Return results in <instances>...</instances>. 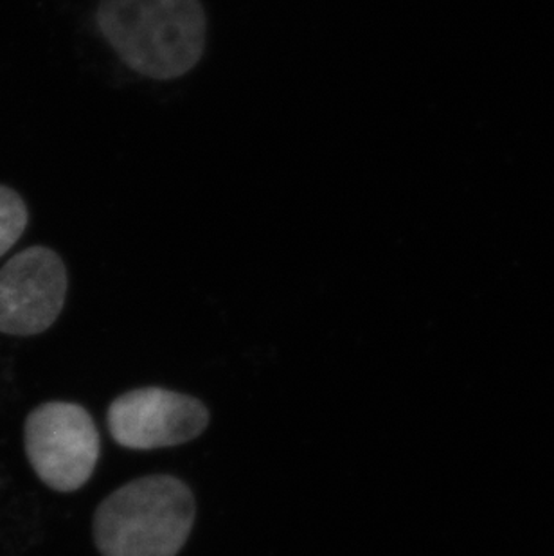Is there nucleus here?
<instances>
[{"label": "nucleus", "instance_id": "2", "mask_svg": "<svg viewBox=\"0 0 554 556\" xmlns=\"http://www.w3.org/2000/svg\"><path fill=\"white\" fill-rule=\"evenodd\" d=\"M194 522L191 490L172 476L137 479L115 490L95 517L103 556H177Z\"/></svg>", "mask_w": 554, "mask_h": 556}, {"label": "nucleus", "instance_id": "3", "mask_svg": "<svg viewBox=\"0 0 554 556\" xmlns=\"http://www.w3.org/2000/svg\"><path fill=\"white\" fill-rule=\"evenodd\" d=\"M24 440L33 470L56 492L81 489L100 459V432L78 404L40 405L27 416Z\"/></svg>", "mask_w": 554, "mask_h": 556}, {"label": "nucleus", "instance_id": "1", "mask_svg": "<svg viewBox=\"0 0 554 556\" xmlns=\"http://www.w3.org/2000/svg\"><path fill=\"white\" fill-rule=\"evenodd\" d=\"M96 21L126 67L177 79L204 56L207 16L200 0H100Z\"/></svg>", "mask_w": 554, "mask_h": 556}, {"label": "nucleus", "instance_id": "6", "mask_svg": "<svg viewBox=\"0 0 554 556\" xmlns=\"http://www.w3.org/2000/svg\"><path fill=\"white\" fill-rule=\"evenodd\" d=\"M29 224L26 200L10 186L0 185V257L10 251Z\"/></svg>", "mask_w": 554, "mask_h": 556}, {"label": "nucleus", "instance_id": "4", "mask_svg": "<svg viewBox=\"0 0 554 556\" xmlns=\"http://www.w3.org/2000/svg\"><path fill=\"white\" fill-rule=\"evenodd\" d=\"M68 276L53 249L33 245L0 268V333L32 337L56 323L67 298Z\"/></svg>", "mask_w": 554, "mask_h": 556}, {"label": "nucleus", "instance_id": "5", "mask_svg": "<svg viewBox=\"0 0 554 556\" xmlns=\"http://www.w3.org/2000/svg\"><path fill=\"white\" fill-rule=\"evenodd\" d=\"M210 424L200 400L167 389H134L121 394L109 409V429L121 446L153 451L199 438Z\"/></svg>", "mask_w": 554, "mask_h": 556}]
</instances>
